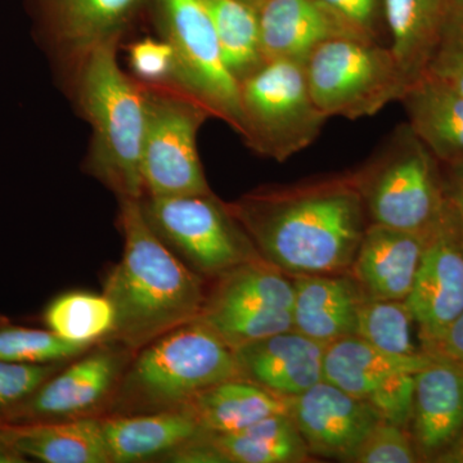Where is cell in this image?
Listing matches in <instances>:
<instances>
[{"mask_svg": "<svg viewBox=\"0 0 463 463\" xmlns=\"http://www.w3.org/2000/svg\"><path fill=\"white\" fill-rule=\"evenodd\" d=\"M132 350L116 341L90 349L78 362L43 383L30 397L0 416V425L65 421L108 407Z\"/></svg>", "mask_w": 463, "mask_h": 463, "instance_id": "cell-12", "label": "cell"}, {"mask_svg": "<svg viewBox=\"0 0 463 463\" xmlns=\"http://www.w3.org/2000/svg\"><path fill=\"white\" fill-rule=\"evenodd\" d=\"M430 76L448 85L450 90L457 91V93L461 94L463 97V66L459 67V69L452 70V71L444 72V74Z\"/></svg>", "mask_w": 463, "mask_h": 463, "instance_id": "cell-41", "label": "cell"}, {"mask_svg": "<svg viewBox=\"0 0 463 463\" xmlns=\"http://www.w3.org/2000/svg\"><path fill=\"white\" fill-rule=\"evenodd\" d=\"M257 9L264 62H306L319 44L344 36L374 41L322 0H267Z\"/></svg>", "mask_w": 463, "mask_h": 463, "instance_id": "cell-16", "label": "cell"}, {"mask_svg": "<svg viewBox=\"0 0 463 463\" xmlns=\"http://www.w3.org/2000/svg\"><path fill=\"white\" fill-rule=\"evenodd\" d=\"M431 234L371 223L350 268L352 276L368 298L405 300Z\"/></svg>", "mask_w": 463, "mask_h": 463, "instance_id": "cell-19", "label": "cell"}, {"mask_svg": "<svg viewBox=\"0 0 463 463\" xmlns=\"http://www.w3.org/2000/svg\"><path fill=\"white\" fill-rule=\"evenodd\" d=\"M438 462L463 463V431L458 440L438 459Z\"/></svg>", "mask_w": 463, "mask_h": 463, "instance_id": "cell-42", "label": "cell"}, {"mask_svg": "<svg viewBox=\"0 0 463 463\" xmlns=\"http://www.w3.org/2000/svg\"><path fill=\"white\" fill-rule=\"evenodd\" d=\"M133 76L146 84L173 85L175 80V62L169 43L163 38H143L129 45L128 50Z\"/></svg>", "mask_w": 463, "mask_h": 463, "instance_id": "cell-33", "label": "cell"}, {"mask_svg": "<svg viewBox=\"0 0 463 463\" xmlns=\"http://www.w3.org/2000/svg\"><path fill=\"white\" fill-rule=\"evenodd\" d=\"M355 174L371 223L423 234L447 223L432 154L410 127L399 129L379 156Z\"/></svg>", "mask_w": 463, "mask_h": 463, "instance_id": "cell-7", "label": "cell"}, {"mask_svg": "<svg viewBox=\"0 0 463 463\" xmlns=\"http://www.w3.org/2000/svg\"><path fill=\"white\" fill-rule=\"evenodd\" d=\"M147 0H33L39 33L63 69L91 51L121 42Z\"/></svg>", "mask_w": 463, "mask_h": 463, "instance_id": "cell-13", "label": "cell"}, {"mask_svg": "<svg viewBox=\"0 0 463 463\" xmlns=\"http://www.w3.org/2000/svg\"><path fill=\"white\" fill-rule=\"evenodd\" d=\"M48 330L61 339L81 345L108 340L115 326V310L105 294L66 292L44 312Z\"/></svg>", "mask_w": 463, "mask_h": 463, "instance_id": "cell-29", "label": "cell"}, {"mask_svg": "<svg viewBox=\"0 0 463 463\" xmlns=\"http://www.w3.org/2000/svg\"><path fill=\"white\" fill-rule=\"evenodd\" d=\"M431 355H398L352 335L326 345L323 356V380L364 399L399 373H417L430 364Z\"/></svg>", "mask_w": 463, "mask_h": 463, "instance_id": "cell-22", "label": "cell"}, {"mask_svg": "<svg viewBox=\"0 0 463 463\" xmlns=\"http://www.w3.org/2000/svg\"><path fill=\"white\" fill-rule=\"evenodd\" d=\"M421 461L407 429L381 420L356 448L352 463H414Z\"/></svg>", "mask_w": 463, "mask_h": 463, "instance_id": "cell-32", "label": "cell"}, {"mask_svg": "<svg viewBox=\"0 0 463 463\" xmlns=\"http://www.w3.org/2000/svg\"><path fill=\"white\" fill-rule=\"evenodd\" d=\"M155 233L194 273L216 279L261 258L227 203L214 194L141 199Z\"/></svg>", "mask_w": 463, "mask_h": 463, "instance_id": "cell-9", "label": "cell"}, {"mask_svg": "<svg viewBox=\"0 0 463 463\" xmlns=\"http://www.w3.org/2000/svg\"><path fill=\"white\" fill-rule=\"evenodd\" d=\"M27 458L12 446L11 441L0 430V463H25Z\"/></svg>", "mask_w": 463, "mask_h": 463, "instance_id": "cell-40", "label": "cell"}, {"mask_svg": "<svg viewBox=\"0 0 463 463\" xmlns=\"http://www.w3.org/2000/svg\"><path fill=\"white\" fill-rule=\"evenodd\" d=\"M65 364H21L0 361V416L30 397Z\"/></svg>", "mask_w": 463, "mask_h": 463, "instance_id": "cell-34", "label": "cell"}, {"mask_svg": "<svg viewBox=\"0 0 463 463\" xmlns=\"http://www.w3.org/2000/svg\"><path fill=\"white\" fill-rule=\"evenodd\" d=\"M120 201L121 260L112 268L103 294L115 310L108 340L137 353L166 332L199 318L205 281L167 248L146 221L141 200Z\"/></svg>", "mask_w": 463, "mask_h": 463, "instance_id": "cell-2", "label": "cell"}, {"mask_svg": "<svg viewBox=\"0 0 463 463\" xmlns=\"http://www.w3.org/2000/svg\"><path fill=\"white\" fill-rule=\"evenodd\" d=\"M100 425L112 463L163 459L205 431L187 407L151 413L114 414L100 419Z\"/></svg>", "mask_w": 463, "mask_h": 463, "instance_id": "cell-21", "label": "cell"}, {"mask_svg": "<svg viewBox=\"0 0 463 463\" xmlns=\"http://www.w3.org/2000/svg\"><path fill=\"white\" fill-rule=\"evenodd\" d=\"M430 355L443 356L463 367V313L449 326Z\"/></svg>", "mask_w": 463, "mask_h": 463, "instance_id": "cell-38", "label": "cell"}, {"mask_svg": "<svg viewBox=\"0 0 463 463\" xmlns=\"http://www.w3.org/2000/svg\"><path fill=\"white\" fill-rule=\"evenodd\" d=\"M209 435L227 463L309 461L306 441L288 414H274L242 430Z\"/></svg>", "mask_w": 463, "mask_h": 463, "instance_id": "cell-27", "label": "cell"}, {"mask_svg": "<svg viewBox=\"0 0 463 463\" xmlns=\"http://www.w3.org/2000/svg\"><path fill=\"white\" fill-rule=\"evenodd\" d=\"M158 36L169 43L175 62L174 87L242 130L240 83L225 66L212 20L201 0H155Z\"/></svg>", "mask_w": 463, "mask_h": 463, "instance_id": "cell-10", "label": "cell"}, {"mask_svg": "<svg viewBox=\"0 0 463 463\" xmlns=\"http://www.w3.org/2000/svg\"><path fill=\"white\" fill-rule=\"evenodd\" d=\"M413 323L404 300L367 298L359 309L355 335L392 354H421L425 352L413 344Z\"/></svg>", "mask_w": 463, "mask_h": 463, "instance_id": "cell-30", "label": "cell"}, {"mask_svg": "<svg viewBox=\"0 0 463 463\" xmlns=\"http://www.w3.org/2000/svg\"><path fill=\"white\" fill-rule=\"evenodd\" d=\"M389 50L411 85L428 72L452 0H383Z\"/></svg>", "mask_w": 463, "mask_h": 463, "instance_id": "cell-25", "label": "cell"}, {"mask_svg": "<svg viewBox=\"0 0 463 463\" xmlns=\"http://www.w3.org/2000/svg\"><path fill=\"white\" fill-rule=\"evenodd\" d=\"M93 345L70 343L50 330L0 322V361L21 364L66 362L83 355Z\"/></svg>", "mask_w": 463, "mask_h": 463, "instance_id": "cell-31", "label": "cell"}, {"mask_svg": "<svg viewBox=\"0 0 463 463\" xmlns=\"http://www.w3.org/2000/svg\"><path fill=\"white\" fill-rule=\"evenodd\" d=\"M463 66V0H452L440 44L426 74L440 75ZM425 74V75H426Z\"/></svg>", "mask_w": 463, "mask_h": 463, "instance_id": "cell-36", "label": "cell"}, {"mask_svg": "<svg viewBox=\"0 0 463 463\" xmlns=\"http://www.w3.org/2000/svg\"><path fill=\"white\" fill-rule=\"evenodd\" d=\"M325 344L294 328L233 349L241 377L292 398L323 380Z\"/></svg>", "mask_w": 463, "mask_h": 463, "instance_id": "cell-18", "label": "cell"}, {"mask_svg": "<svg viewBox=\"0 0 463 463\" xmlns=\"http://www.w3.org/2000/svg\"><path fill=\"white\" fill-rule=\"evenodd\" d=\"M227 205L258 254L291 276L350 269L368 227L355 173L260 188Z\"/></svg>", "mask_w": 463, "mask_h": 463, "instance_id": "cell-1", "label": "cell"}, {"mask_svg": "<svg viewBox=\"0 0 463 463\" xmlns=\"http://www.w3.org/2000/svg\"><path fill=\"white\" fill-rule=\"evenodd\" d=\"M241 2L248 3V5H252V7L258 8L259 5H263L267 0H241Z\"/></svg>", "mask_w": 463, "mask_h": 463, "instance_id": "cell-43", "label": "cell"}, {"mask_svg": "<svg viewBox=\"0 0 463 463\" xmlns=\"http://www.w3.org/2000/svg\"><path fill=\"white\" fill-rule=\"evenodd\" d=\"M294 285L288 274L254 259L216 277L197 321L236 349L291 330Z\"/></svg>", "mask_w": 463, "mask_h": 463, "instance_id": "cell-11", "label": "cell"}, {"mask_svg": "<svg viewBox=\"0 0 463 463\" xmlns=\"http://www.w3.org/2000/svg\"><path fill=\"white\" fill-rule=\"evenodd\" d=\"M288 401V416L310 456L349 462L368 432L381 421L364 399L353 397L325 380Z\"/></svg>", "mask_w": 463, "mask_h": 463, "instance_id": "cell-14", "label": "cell"}, {"mask_svg": "<svg viewBox=\"0 0 463 463\" xmlns=\"http://www.w3.org/2000/svg\"><path fill=\"white\" fill-rule=\"evenodd\" d=\"M143 84L147 99L142 152L145 196L213 194L197 149L201 127L212 115L173 85Z\"/></svg>", "mask_w": 463, "mask_h": 463, "instance_id": "cell-8", "label": "cell"}, {"mask_svg": "<svg viewBox=\"0 0 463 463\" xmlns=\"http://www.w3.org/2000/svg\"><path fill=\"white\" fill-rule=\"evenodd\" d=\"M411 437L420 459L437 461L463 431V367L432 356L414 374Z\"/></svg>", "mask_w": 463, "mask_h": 463, "instance_id": "cell-17", "label": "cell"}, {"mask_svg": "<svg viewBox=\"0 0 463 463\" xmlns=\"http://www.w3.org/2000/svg\"><path fill=\"white\" fill-rule=\"evenodd\" d=\"M459 174L457 179L455 194H453V209L456 214V227L458 231L459 242L463 248V164L458 165Z\"/></svg>", "mask_w": 463, "mask_h": 463, "instance_id": "cell-39", "label": "cell"}, {"mask_svg": "<svg viewBox=\"0 0 463 463\" xmlns=\"http://www.w3.org/2000/svg\"><path fill=\"white\" fill-rule=\"evenodd\" d=\"M137 353L109 401V416L176 410L203 390L241 377L233 349L197 319Z\"/></svg>", "mask_w": 463, "mask_h": 463, "instance_id": "cell-4", "label": "cell"}, {"mask_svg": "<svg viewBox=\"0 0 463 463\" xmlns=\"http://www.w3.org/2000/svg\"><path fill=\"white\" fill-rule=\"evenodd\" d=\"M307 87L326 118H370L411 87L389 48L362 38L319 44L304 62Z\"/></svg>", "mask_w": 463, "mask_h": 463, "instance_id": "cell-5", "label": "cell"}, {"mask_svg": "<svg viewBox=\"0 0 463 463\" xmlns=\"http://www.w3.org/2000/svg\"><path fill=\"white\" fill-rule=\"evenodd\" d=\"M240 136L261 156L285 161L318 138L325 115L310 96L304 62H264L240 81Z\"/></svg>", "mask_w": 463, "mask_h": 463, "instance_id": "cell-6", "label": "cell"}, {"mask_svg": "<svg viewBox=\"0 0 463 463\" xmlns=\"http://www.w3.org/2000/svg\"><path fill=\"white\" fill-rule=\"evenodd\" d=\"M376 41L377 0H322Z\"/></svg>", "mask_w": 463, "mask_h": 463, "instance_id": "cell-37", "label": "cell"}, {"mask_svg": "<svg viewBox=\"0 0 463 463\" xmlns=\"http://www.w3.org/2000/svg\"><path fill=\"white\" fill-rule=\"evenodd\" d=\"M292 328L318 343L355 335L359 309L367 295L353 276H294Z\"/></svg>", "mask_w": 463, "mask_h": 463, "instance_id": "cell-20", "label": "cell"}, {"mask_svg": "<svg viewBox=\"0 0 463 463\" xmlns=\"http://www.w3.org/2000/svg\"><path fill=\"white\" fill-rule=\"evenodd\" d=\"M0 430L26 458L44 463H111L97 417L0 425Z\"/></svg>", "mask_w": 463, "mask_h": 463, "instance_id": "cell-24", "label": "cell"}, {"mask_svg": "<svg viewBox=\"0 0 463 463\" xmlns=\"http://www.w3.org/2000/svg\"><path fill=\"white\" fill-rule=\"evenodd\" d=\"M414 374L399 373L390 377L364 399L383 421L410 428L414 399Z\"/></svg>", "mask_w": 463, "mask_h": 463, "instance_id": "cell-35", "label": "cell"}, {"mask_svg": "<svg viewBox=\"0 0 463 463\" xmlns=\"http://www.w3.org/2000/svg\"><path fill=\"white\" fill-rule=\"evenodd\" d=\"M214 26L222 56L239 80L263 65L258 9L241 0H201Z\"/></svg>", "mask_w": 463, "mask_h": 463, "instance_id": "cell-28", "label": "cell"}, {"mask_svg": "<svg viewBox=\"0 0 463 463\" xmlns=\"http://www.w3.org/2000/svg\"><path fill=\"white\" fill-rule=\"evenodd\" d=\"M430 355L449 326L463 313V248L449 223L429 239L410 295L405 298Z\"/></svg>", "mask_w": 463, "mask_h": 463, "instance_id": "cell-15", "label": "cell"}, {"mask_svg": "<svg viewBox=\"0 0 463 463\" xmlns=\"http://www.w3.org/2000/svg\"><path fill=\"white\" fill-rule=\"evenodd\" d=\"M414 136L434 156L463 164V97L430 75L414 81L403 96Z\"/></svg>", "mask_w": 463, "mask_h": 463, "instance_id": "cell-23", "label": "cell"}, {"mask_svg": "<svg viewBox=\"0 0 463 463\" xmlns=\"http://www.w3.org/2000/svg\"><path fill=\"white\" fill-rule=\"evenodd\" d=\"M207 432L242 430L274 414H288V398L243 377L222 381L185 404Z\"/></svg>", "mask_w": 463, "mask_h": 463, "instance_id": "cell-26", "label": "cell"}, {"mask_svg": "<svg viewBox=\"0 0 463 463\" xmlns=\"http://www.w3.org/2000/svg\"><path fill=\"white\" fill-rule=\"evenodd\" d=\"M118 44L100 45L72 70L76 100L91 127L85 169L118 200H141L146 87L118 65Z\"/></svg>", "mask_w": 463, "mask_h": 463, "instance_id": "cell-3", "label": "cell"}]
</instances>
